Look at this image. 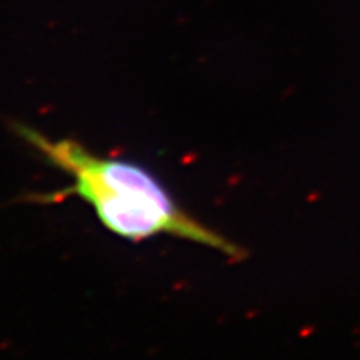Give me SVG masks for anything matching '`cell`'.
Returning <instances> with one entry per match:
<instances>
[{
	"label": "cell",
	"instance_id": "1",
	"mask_svg": "<svg viewBox=\"0 0 360 360\" xmlns=\"http://www.w3.org/2000/svg\"><path fill=\"white\" fill-rule=\"evenodd\" d=\"M14 129L45 162L74 179L58 192L37 195L35 202L54 204L75 195L94 209L107 230L125 240L142 242L157 235H172L237 260L244 257L239 245L182 209L164 182L143 165L99 155L74 138L54 140L24 124H15Z\"/></svg>",
	"mask_w": 360,
	"mask_h": 360
}]
</instances>
